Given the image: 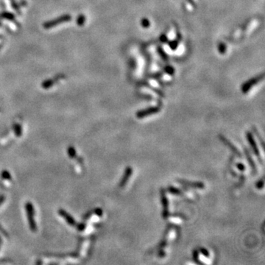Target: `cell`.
Instances as JSON below:
<instances>
[{
	"instance_id": "20",
	"label": "cell",
	"mask_w": 265,
	"mask_h": 265,
	"mask_svg": "<svg viewBox=\"0 0 265 265\" xmlns=\"http://www.w3.org/2000/svg\"><path fill=\"white\" fill-rule=\"evenodd\" d=\"M160 41H161L162 43H164V44H167L168 41H169V39L167 38V36H166V35L164 34L160 37Z\"/></svg>"
},
{
	"instance_id": "7",
	"label": "cell",
	"mask_w": 265,
	"mask_h": 265,
	"mask_svg": "<svg viewBox=\"0 0 265 265\" xmlns=\"http://www.w3.org/2000/svg\"><path fill=\"white\" fill-rule=\"evenodd\" d=\"M0 18L1 19H7V20L11 21H15V17L13 13H10V12L4 11L2 13H0Z\"/></svg>"
},
{
	"instance_id": "23",
	"label": "cell",
	"mask_w": 265,
	"mask_h": 265,
	"mask_svg": "<svg viewBox=\"0 0 265 265\" xmlns=\"http://www.w3.org/2000/svg\"><path fill=\"white\" fill-rule=\"evenodd\" d=\"M186 1L188 2V3L190 4V5H191L192 7H196V3H195V2L194 1V0H186Z\"/></svg>"
},
{
	"instance_id": "12",
	"label": "cell",
	"mask_w": 265,
	"mask_h": 265,
	"mask_svg": "<svg viewBox=\"0 0 265 265\" xmlns=\"http://www.w3.org/2000/svg\"><path fill=\"white\" fill-rule=\"evenodd\" d=\"M131 172H132V170H131V169H130V168H127V169L126 172H125V176H124L123 179L121 180V186H124V185H125V183H126V181H127V180H128L129 176L130 175Z\"/></svg>"
},
{
	"instance_id": "1",
	"label": "cell",
	"mask_w": 265,
	"mask_h": 265,
	"mask_svg": "<svg viewBox=\"0 0 265 265\" xmlns=\"http://www.w3.org/2000/svg\"><path fill=\"white\" fill-rule=\"evenodd\" d=\"M71 20H72V16H71L70 15L64 14L56 18V19H52V20L46 21V22H44V24H43V27L46 29H50L52 28V27L58 26V25L61 24L63 23L68 22V21H70Z\"/></svg>"
},
{
	"instance_id": "19",
	"label": "cell",
	"mask_w": 265,
	"mask_h": 265,
	"mask_svg": "<svg viewBox=\"0 0 265 265\" xmlns=\"http://www.w3.org/2000/svg\"><path fill=\"white\" fill-rule=\"evenodd\" d=\"M163 203H164V216L167 215V201H166V198L165 197H163Z\"/></svg>"
},
{
	"instance_id": "18",
	"label": "cell",
	"mask_w": 265,
	"mask_h": 265,
	"mask_svg": "<svg viewBox=\"0 0 265 265\" xmlns=\"http://www.w3.org/2000/svg\"><path fill=\"white\" fill-rule=\"evenodd\" d=\"M227 50V47L226 45L225 44H223V43H221V44H219V47H218V50H219V52L221 53V54H224L225 52H226Z\"/></svg>"
},
{
	"instance_id": "21",
	"label": "cell",
	"mask_w": 265,
	"mask_h": 265,
	"mask_svg": "<svg viewBox=\"0 0 265 265\" xmlns=\"http://www.w3.org/2000/svg\"><path fill=\"white\" fill-rule=\"evenodd\" d=\"M77 225V227L79 231H83V230L85 229V227H86L85 224L81 223V224H78V225Z\"/></svg>"
},
{
	"instance_id": "14",
	"label": "cell",
	"mask_w": 265,
	"mask_h": 265,
	"mask_svg": "<svg viewBox=\"0 0 265 265\" xmlns=\"http://www.w3.org/2000/svg\"><path fill=\"white\" fill-rule=\"evenodd\" d=\"M167 44H169V46H170V48L172 50H175L178 49V44H179V41H178V39L177 40H173L172 41H168Z\"/></svg>"
},
{
	"instance_id": "22",
	"label": "cell",
	"mask_w": 265,
	"mask_h": 265,
	"mask_svg": "<svg viewBox=\"0 0 265 265\" xmlns=\"http://www.w3.org/2000/svg\"><path fill=\"white\" fill-rule=\"evenodd\" d=\"M94 213L98 216H102V214H103V211H102V209H96L95 211H94Z\"/></svg>"
},
{
	"instance_id": "3",
	"label": "cell",
	"mask_w": 265,
	"mask_h": 265,
	"mask_svg": "<svg viewBox=\"0 0 265 265\" xmlns=\"http://www.w3.org/2000/svg\"><path fill=\"white\" fill-rule=\"evenodd\" d=\"M264 79V74H259V75L254 77L251 78L249 80H247L245 82L244 84H243L242 86H241V91L243 92V93H247V92H248L251 89V88L253 87V86H256L258 82H259L261 81V80H262Z\"/></svg>"
},
{
	"instance_id": "17",
	"label": "cell",
	"mask_w": 265,
	"mask_h": 265,
	"mask_svg": "<svg viewBox=\"0 0 265 265\" xmlns=\"http://www.w3.org/2000/svg\"><path fill=\"white\" fill-rule=\"evenodd\" d=\"M141 24L144 28H147L150 26V22L147 19H143L141 21Z\"/></svg>"
},
{
	"instance_id": "27",
	"label": "cell",
	"mask_w": 265,
	"mask_h": 265,
	"mask_svg": "<svg viewBox=\"0 0 265 265\" xmlns=\"http://www.w3.org/2000/svg\"><path fill=\"white\" fill-rule=\"evenodd\" d=\"M0 245H1V239H0Z\"/></svg>"
},
{
	"instance_id": "26",
	"label": "cell",
	"mask_w": 265,
	"mask_h": 265,
	"mask_svg": "<svg viewBox=\"0 0 265 265\" xmlns=\"http://www.w3.org/2000/svg\"><path fill=\"white\" fill-rule=\"evenodd\" d=\"M0 27H2V24L0 22Z\"/></svg>"
},
{
	"instance_id": "4",
	"label": "cell",
	"mask_w": 265,
	"mask_h": 265,
	"mask_svg": "<svg viewBox=\"0 0 265 265\" xmlns=\"http://www.w3.org/2000/svg\"><path fill=\"white\" fill-rule=\"evenodd\" d=\"M64 78H65L64 74H58V75L54 77L45 80L44 81L42 82V84H41V86H42V88H44V89H50L51 87H52L53 86H55V84L57 82H58L59 80L62 79H64Z\"/></svg>"
},
{
	"instance_id": "11",
	"label": "cell",
	"mask_w": 265,
	"mask_h": 265,
	"mask_svg": "<svg viewBox=\"0 0 265 265\" xmlns=\"http://www.w3.org/2000/svg\"><path fill=\"white\" fill-rule=\"evenodd\" d=\"M10 2H11V7H13V10H15V11H17V13H19V14H21V10H20L21 5L20 4L17 3V2L15 1V0H10Z\"/></svg>"
},
{
	"instance_id": "13",
	"label": "cell",
	"mask_w": 265,
	"mask_h": 265,
	"mask_svg": "<svg viewBox=\"0 0 265 265\" xmlns=\"http://www.w3.org/2000/svg\"><path fill=\"white\" fill-rule=\"evenodd\" d=\"M67 152H68V157H69V158H75L76 156H77L76 150H75V149H74V147L73 146L68 147V148L67 150Z\"/></svg>"
},
{
	"instance_id": "6",
	"label": "cell",
	"mask_w": 265,
	"mask_h": 265,
	"mask_svg": "<svg viewBox=\"0 0 265 265\" xmlns=\"http://www.w3.org/2000/svg\"><path fill=\"white\" fill-rule=\"evenodd\" d=\"M58 214L61 216L62 217H64V219H66V221L67 222L68 225H72V226H74V225H76V222L74 219V218L72 217L69 214L67 213V212L65 211V210L59 209Z\"/></svg>"
},
{
	"instance_id": "25",
	"label": "cell",
	"mask_w": 265,
	"mask_h": 265,
	"mask_svg": "<svg viewBox=\"0 0 265 265\" xmlns=\"http://www.w3.org/2000/svg\"><path fill=\"white\" fill-rule=\"evenodd\" d=\"M201 251H202V252H203V253L204 255H205V256H209V253H208L207 250L205 251V250H204V249H201Z\"/></svg>"
},
{
	"instance_id": "8",
	"label": "cell",
	"mask_w": 265,
	"mask_h": 265,
	"mask_svg": "<svg viewBox=\"0 0 265 265\" xmlns=\"http://www.w3.org/2000/svg\"><path fill=\"white\" fill-rule=\"evenodd\" d=\"M157 51H158V55H160L161 58H162L163 60H164V61H168V59H169L168 55H166V53L165 52L164 49H163L161 46H158V48H157Z\"/></svg>"
},
{
	"instance_id": "24",
	"label": "cell",
	"mask_w": 265,
	"mask_h": 265,
	"mask_svg": "<svg viewBox=\"0 0 265 265\" xmlns=\"http://www.w3.org/2000/svg\"><path fill=\"white\" fill-rule=\"evenodd\" d=\"M5 195H3V194H2V195H0V205H2V204L3 203V202L5 201Z\"/></svg>"
},
{
	"instance_id": "10",
	"label": "cell",
	"mask_w": 265,
	"mask_h": 265,
	"mask_svg": "<svg viewBox=\"0 0 265 265\" xmlns=\"http://www.w3.org/2000/svg\"><path fill=\"white\" fill-rule=\"evenodd\" d=\"M86 21V15L83 14H80L78 15L77 18L76 23L79 27H82L84 24H85Z\"/></svg>"
},
{
	"instance_id": "5",
	"label": "cell",
	"mask_w": 265,
	"mask_h": 265,
	"mask_svg": "<svg viewBox=\"0 0 265 265\" xmlns=\"http://www.w3.org/2000/svg\"><path fill=\"white\" fill-rule=\"evenodd\" d=\"M159 111H160V108H159L158 107L149 108L139 111L138 113H136V116L137 117L139 118H143L144 117H147V116H150L152 114H155V113H157Z\"/></svg>"
},
{
	"instance_id": "2",
	"label": "cell",
	"mask_w": 265,
	"mask_h": 265,
	"mask_svg": "<svg viewBox=\"0 0 265 265\" xmlns=\"http://www.w3.org/2000/svg\"><path fill=\"white\" fill-rule=\"evenodd\" d=\"M25 209H26L27 212V220L29 223V226L31 231L33 232H36L37 231V225L36 222H35L34 219V208H33V204L30 202L26 203L25 205Z\"/></svg>"
},
{
	"instance_id": "9",
	"label": "cell",
	"mask_w": 265,
	"mask_h": 265,
	"mask_svg": "<svg viewBox=\"0 0 265 265\" xmlns=\"http://www.w3.org/2000/svg\"><path fill=\"white\" fill-rule=\"evenodd\" d=\"M13 130H14V133L16 137H21L22 134V128L21 126L19 123H15L13 125Z\"/></svg>"
},
{
	"instance_id": "15",
	"label": "cell",
	"mask_w": 265,
	"mask_h": 265,
	"mask_svg": "<svg viewBox=\"0 0 265 265\" xmlns=\"http://www.w3.org/2000/svg\"><path fill=\"white\" fill-rule=\"evenodd\" d=\"M1 175H2V177L3 179H5V180H11L12 179L11 174L7 170H3L2 172Z\"/></svg>"
},
{
	"instance_id": "16",
	"label": "cell",
	"mask_w": 265,
	"mask_h": 265,
	"mask_svg": "<svg viewBox=\"0 0 265 265\" xmlns=\"http://www.w3.org/2000/svg\"><path fill=\"white\" fill-rule=\"evenodd\" d=\"M164 71L168 74H170V75H172V74H174V68L171 66H165Z\"/></svg>"
}]
</instances>
